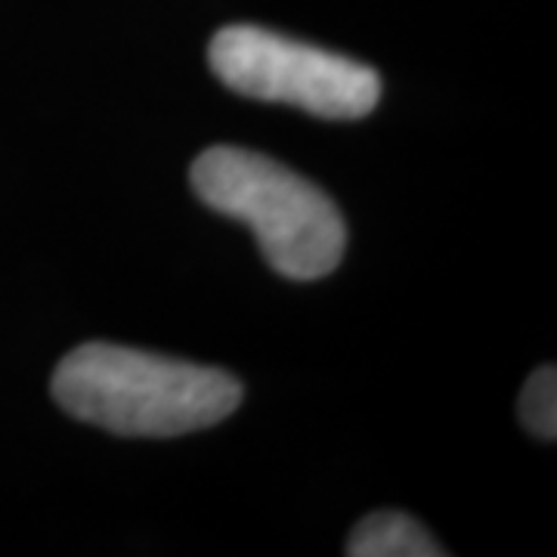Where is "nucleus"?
Instances as JSON below:
<instances>
[{
    "mask_svg": "<svg viewBox=\"0 0 557 557\" xmlns=\"http://www.w3.org/2000/svg\"><path fill=\"white\" fill-rule=\"evenodd\" d=\"M350 557H443L446 548L418 520L399 511H379L357 523L347 539Z\"/></svg>",
    "mask_w": 557,
    "mask_h": 557,
    "instance_id": "4",
    "label": "nucleus"
},
{
    "mask_svg": "<svg viewBox=\"0 0 557 557\" xmlns=\"http://www.w3.org/2000/svg\"><path fill=\"white\" fill-rule=\"evenodd\" d=\"M193 189L208 208L245 223L278 276L313 282L344 258L347 223L317 183L239 146H211L193 161Z\"/></svg>",
    "mask_w": 557,
    "mask_h": 557,
    "instance_id": "2",
    "label": "nucleus"
},
{
    "mask_svg": "<svg viewBox=\"0 0 557 557\" xmlns=\"http://www.w3.org/2000/svg\"><path fill=\"white\" fill-rule=\"evenodd\" d=\"M69 416L119 437H180L214 428L242 403V381L214 366L90 341L53 372Z\"/></svg>",
    "mask_w": 557,
    "mask_h": 557,
    "instance_id": "1",
    "label": "nucleus"
},
{
    "mask_svg": "<svg viewBox=\"0 0 557 557\" xmlns=\"http://www.w3.org/2000/svg\"><path fill=\"white\" fill-rule=\"evenodd\" d=\"M208 62L233 94L285 102L317 119H366L381 100V78L372 65L258 25L220 28L208 47Z\"/></svg>",
    "mask_w": 557,
    "mask_h": 557,
    "instance_id": "3",
    "label": "nucleus"
},
{
    "mask_svg": "<svg viewBox=\"0 0 557 557\" xmlns=\"http://www.w3.org/2000/svg\"><path fill=\"white\" fill-rule=\"evenodd\" d=\"M520 424L539 440L557 437V375L555 366L536 369L518 399Z\"/></svg>",
    "mask_w": 557,
    "mask_h": 557,
    "instance_id": "5",
    "label": "nucleus"
}]
</instances>
